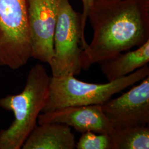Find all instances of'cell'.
<instances>
[{
	"label": "cell",
	"mask_w": 149,
	"mask_h": 149,
	"mask_svg": "<svg viewBox=\"0 0 149 149\" xmlns=\"http://www.w3.org/2000/svg\"><path fill=\"white\" fill-rule=\"evenodd\" d=\"M87 18L93 34L81 53L82 70L149 39V0H95Z\"/></svg>",
	"instance_id": "obj_1"
},
{
	"label": "cell",
	"mask_w": 149,
	"mask_h": 149,
	"mask_svg": "<svg viewBox=\"0 0 149 149\" xmlns=\"http://www.w3.org/2000/svg\"><path fill=\"white\" fill-rule=\"evenodd\" d=\"M50 78L43 65L36 64L29 70L21 93L0 98V107L15 117L8 128L0 131V149H22L47 102Z\"/></svg>",
	"instance_id": "obj_2"
},
{
	"label": "cell",
	"mask_w": 149,
	"mask_h": 149,
	"mask_svg": "<svg viewBox=\"0 0 149 149\" xmlns=\"http://www.w3.org/2000/svg\"><path fill=\"white\" fill-rule=\"evenodd\" d=\"M149 76L148 65L130 74L106 84H91L74 76H52L48 101L42 112L70 106L102 105L112 96Z\"/></svg>",
	"instance_id": "obj_3"
},
{
	"label": "cell",
	"mask_w": 149,
	"mask_h": 149,
	"mask_svg": "<svg viewBox=\"0 0 149 149\" xmlns=\"http://www.w3.org/2000/svg\"><path fill=\"white\" fill-rule=\"evenodd\" d=\"M32 58L27 0H0V60L12 70Z\"/></svg>",
	"instance_id": "obj_4"
},
{
	"label": "cell",
	"mask_w": 149,
	"mask_h": 149,
	"mask_svg": "<svg viewBox=\"0 0 149 149\" xmlns=\"http://www.w3.org/2000/svg\"><path fill=\"white\" fill-rule=\"evenodd\" d=\"M88 43L81 28V15L69 0H61L54 36V55L49 64L52 76H76L81 70V55Z\"/></svg>",
	"instance_id": "obj_5"
},
{
	"label": "cell",
	"mask_w": 149,
	"mask_h": 149,
	"mask_svg": "<svg viewBox=\"0 0 149 149\" xmlns=\"http://www.w3.org/2000/svg\"><path fill=\"white\" fill-rule=\"evenodd\" d=\"M61 0H27L32 58L50 64Z\"/></svg>",
	"instance_id": "obj_6"
},
{
	"label": "cell",
	"mask_w": 149,
	"mask_h": 149,
	"mask_svg": "<svg viewBox=\"0 0 149 149\" xmlns=\"http://www.w3.org/2000/svg\"><path fill=\"white\" fill-rule=\"evenodd\" d=\"M149 76L121 96L102 104L114 128L149 125Z\"/></svg>",
	"instance_id": "obj_7"
},
{
	"label": "cell",
	"mask_w": 149,
	"mask_h": 149,
	"mask_svg": "<svg viewBox=\"0 0 149 149\" xmlns=\"http://www.w3.org/2000/svg\"><path fill=\"white\" fill-rule=\"evenodd\" d=\"M37 122L39 124H63L81 133L92 132L110 135L114 129L100 104L67 107L42 112L39 115Z\"/></svg>",
	"instance_id": "obj_8"
},
{
	"label": "cell",
	"mask_w": 149,
	"mask_h": 149,
	"mask_svg": "<svg viewBox=\"0 0 149 149\" xmlns=\"http://www.w3.org/2000/svg\"><path fill=\"white\" fill-rule=\"evenodd\" d=\"M76 141L71 127L56 123L37 125L23 145V149H74Z\"/></svg>",
	"instance_id": "obj_9"
},
{
	"label": "cell",
	"mask_w": 149,
	"mask_h": 149,
	"mask_svg": "<svg viewBox=\"0 0 149 149\" xmlns=\"http://www.w3.org/2000/svg\"><path fill=\"white\" fill-rule=\"evenodd\" d=\"M149 62V39L135 50L118 54L100 63L102 72L108 81L124 77Z\"/></svg>",
	"instance_id": "obj_10"
},
{
	"label": "cell",
	"mask_w": 149,
	"mask_h": 149,
	"mask_svg": "<svg viewBox=\"0 0 149 149\" xmlns=\"http://www.w3.org/2000/svg\"><path fill=\"white\" fill-rule=\"evenodd\" d=\"M113 149H149V127L114 128L110 135Z\"/></svg>",
	"instance_id": "obj_11"
},
{
	"label": "cell",
	"mask_w": 149,
	"mask_h": 149,
	"mask_svg": "<svg viewBox=\"0 0 149 149\" xmlns=\"http://www.w3.org/2000/svg\"><path fill=\"white\" fill-rule=\"evenodd\" d=\"M77 149H113L110 135L87 132L82 133L76 144Z\"/></svg>",
	"instance_id": "obj_12"
},
{
	"label": "cell",
	"mask_w": 149,
	"mask_h": 149,
	"mask_svg": "<svg viewBox=\"0 0 149 149\" xmlns=\"http://www.w3.org/2000/svg\"><path fill=\"white\" fill-rule=\"evenodd\" d=\"M83 4V12L81 15V28L84 37H85L86 24L88 17V12L93 5L95 0H81Z\"/></svg>",
	"instance_id": "obj_13"
},
{
	"label": "cell",
	"mask_w": 149,
	"mask_h": 149,
	"mask_svg": "<svg viewBox=\"0 0 149 149\" xmlns=\"http://www.w3.org/2000/svg\"><path fill=\"white\" fill-rule=\"evenodd\" d=\"M0 66H3V65L2 64V62L1 61V60H0Z\"/></svg>",
	"instance_id": "obj_14"
}]
</instances>
